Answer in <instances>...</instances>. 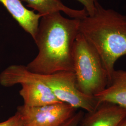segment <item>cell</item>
<instances>
[{
    "mask_svg": "<svg viewBox=\"0 0 126 126\" xmlns=\"http://www.w3.org/2000/svg\"><path fill=\"white\" fill-rule=\"evenodd\" d=\"M95 97L99 103L108 102L126 109V70H115L108 86Z\"/></svg>",
    "mask_w": 126,
    "mask_h": 126,
    "instance_id": "ba28073f",
    "label": "cell"
},
{
    "mask_svg": "<svg viewBox=\"0 0 126 126\" xmlns=\"http://www.w3.org/2000/svg\"><path fill=\"white\" fill-rule=\"evenodd\" d=\"M27 7L36 11L42 17L59 12H63L71 18L81 20L88 16L86 9H73L59 0H22Z\"/></svg>",
    "mask_w": 126,
    "mask_h": 126,
    "instance_id": "9c48e42d",
    "label": "cell"
},
{
    "mask_svg": "<svg viewBox=\"0 0 126 126\" xmlns=\"http://www.w3.org/2000/svg\"><path fill=\"white\" fill-rule=\"evenodd\" d=\"M5 8L23 29L35 39L42 16L23 5L22 0H0Z\"/></svg>",
    "mask_w": 126,
    "mask_h": 126,
    "instance_id": "52a82bcc",
    "label": "cell"
},
{
    "mask_svg": "<svg viewBox=\"0 0 126 126\" xmlns=\"http://www.w3.org/2000/svg\"><path fill=\"white\" fill-rule=\"evenodd\" d=\"M0 126H25L22 117L18 112L7 120L0 122Z\"/></svg>",
    "mask_w": 126,
    "mask_h": 126,
    "instance_id": "30bf717a",
    "label": "cell"
},
{
    "mask_svg": "<svg viewBox=\"0 0 126 126\" xmlns=\"http://www.w3.org/2000/svg\"><path fill=\"white\" fill-rule=\"evenodd\" d=\"M79 33L99 54L109 84L116 61L126 55V15L97 2L94 14L80 20Z\"/></svg>",
    "mask_w": 126,
    "mask_h": 126,
    "instance_id": "7a4b0ae2",
    "label": "cell"
},
{
    "mask_svg": "<svg viewBox=\"0 0 126 126\" xmlns=\"http://www.w3.org/2000/svg\"><path fill=\"white\" fill-rule=\"evenodd\" d=\"M80 21L65 18L60 12L42 17L34 40L38 53L25 65L27 69L42 74L73 71V48Z\"/></svg>",
    "mask_w": 126,
    "mask_h": 126,
    "instance_id": "6da1fadb",
    "label": "cell"
},
{
    "mask_svg": "<svg viewBox=\"0 0 126 126\" xmlns=\"http://www.w3.org/2000/svg\"><path fill=\"white\" fill-rule=\"evenodd\" d=\"M73 72L81 93L95 97L108 85L107 72L99 54L79 33L75 41Z\"/></svg>",
    "mask_w": 126,
    "mask_h": 126,
    "instance_id": "3957f363",
    "label": "cell"
},
{
    "mask_svg": "<svg viewBox=\"0 0 126 126\" xmlns=\"http://www.w3.org/2000/svg\"><path fill=\"white\" fill-rule=\"evenodd\" d=\"M118 126H126V118Z\"/></svg>",
    "mask_w": 126,
    "mask_h": 126,
    "instance_id": "4fadbf2b",
    "label": "cell"
},
{
    "mask_svg": "<svg viewBox=\"0 0 126 126\" xmlns=\"http://www.w3.org/2000/svg\"><path fill=\"white\" fill-rule=\"evenodd\" d=\"M126 118V108L102 102L94 111L84 113L78 126H118Z\"/></svg>",
    "mask_w": 126,
    "mask_h": 126,
    "instance_id": "8992f818",
    "label": "cell"
},
{
    "mask_svg": "<svg viewBox=\"0 0 126 126\" xmlns=\"http://www.w3.org/2000/svg\"><path fill=\"white\" fill-rule=\"evenodd\" d=\"M77 110L63 102L37 107L23 105L17 109L25 126H61Z\"/></svg>",
    "mask_w": 126,
    "mask_h": 126,
    "instance_id": "5b68a950",
    "label": "cell"
},
{
    "mask_svg": "<svg viewBox=\"0 0 126 126\" xmlns=\"http://www.w3.org/2000/svg\"><path fill=\"white\" fill-rule=\"evenodd\" d=\"M26 69L29 76L45 84L62 102L76 109L84 110L86 112L94 111L99 106V103L95 97L85 94L79 90L73 71L42 74L31 72Z\"/></svg>",
    "mask_w": 126,
    "mask_h": 126,
    "instance_id": "277c9868",
    "label": "cell"
},
{
    "mask_svg": "<svg viewBox=\"0 0 126 126\" xmlns=\"http://www.w3.org/2000/svg\"><path fill=\"white\" fill-rule=\"evenodd\" d=\"M84 113L81 110L76 113L61 126H78Z\"/></svg>",
    "mask_w": 126,
    "mask_h": 126,
    "instance_id": "8fae6325",
    "label": "cell"
},
{
    "mask_svg": "<svg viewBox=\"0 0 126 126\" xmlns=\"http://www.w3.org/2000/svg\"><path fill=\"white\" fill-rule=\"evenodd\" d=\"M61 1V0H59ZM83 5L84 9H86L88 16H92L94 12L95 4L99 0H76Z\"/></svg>",
    "mask_w": 126,
    "mask_h": 126,
    "instance_id": "7c38bea8",
    "label": "cell"
}]
</instances>
